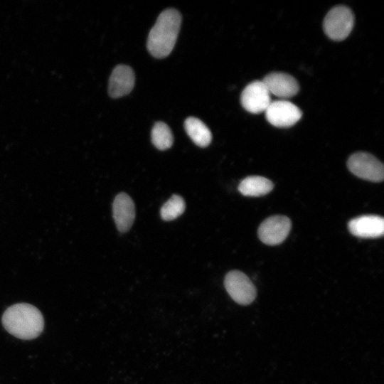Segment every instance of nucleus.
I'll return each mask as SVG.
<instances>
[{"label":"nucleus","mask_w":384,"mask_h":384,"mask_svg":"<svg viewBox=\"0 0 384 384\" xmlns=\"http://www.w3.org/2000/svg\"><path fill=\"white\" fill-rule=\"evenodd\" d=\"M151 142L158 149L166 150L170 148L174 138L169 126L162 122L155 123L151 130Z\"/></svg>","instance_id":"obj_15"},{"label":"nucleus","mask_w":384,"mask_h":384,"mask_svg":"<svg viewBox=\"0 0 384 384\" xmlns=\"http://www.w3.org/2000/svg\"><path fill=\"white\" fill-rule=\"evenodd\" d=\"M183 198L173 195L161 207V216L164 220L170 221L180 216L185 210Z\"/></svg>","instance_id":"obj_16"},{"label":"nucleus","mask_w":384,"mask_h":384,"mask_svg":"<svg viewBox=\"0 0 384 384\" xmlns=\"http://www.w3.org/2000/svg\"><path fill=\"white\" fill-rule=\"evenodd\" d=\"M187 134L198 146L206 147L212 139V134L208 127L199 119L190 117L184 122Z\"/></svg>","instance_id":"obj_14"},{"label":"nucleus","mask_w":384,"mask_h":384,"mask_svg":"<svg viewBox=\"0 0 384 384\" xmlns=\"http://www.w3.org/2000/svg\"><path fill=\"white\" fill-rule=\"evenodd\" d=\"M265 113L267 120L271 124L280 128L293 126L302 115L297 106L286 100L271 102Z\"/></svg>","instance_id":"obj_6"},{"label":"nucleus","mask_w":384,"mask_h":384,"mask_svg":"<svg viewBox=\"0 0 384 384\" xmlns=\"http://www.w3.org/2000/svg\"><path fill=\"white\" fill-rule=\"evenodd\" d=\"M348 226L351 234L356 237L378 238L383 235L384 220L379 215H361L351 220Z\"/></svg>","instance_id":"obj_10"},{"label":"nucleus","mask_w":384,"mask_h":384,"mask_svg":"<svg viewBox=\"0 0 384 384\" xmlns=\"http://www.w3.org/2000/svg\"><path fill=\"white\" fill-rule=\"evenodd\" d=\"M354 16L351 10L345 6H336L326 15L323 28L326 35L334 41H342L352 31Z\"/></svg>","instance_id":"obj_3"},{"label":"nucleus","mask_w":384,"mask_h":384,"mask_svg":"<svg viewBox=\"0 0 384 384\" xmlns=\"http://www.w3.org/2000/svg\"><path fill=\"white\" fill-rule=\"evenodd\" d=\"M291 226V220L287 216L279 215L270 216L259 226L258 237L267 245H278L287 237Z\"/></svg>","instance_id":"obj_7"},{"label":"nucleus","mask_w":384,"mask_h":384,"mask_svg":"<svg viewBox=\"0 0 384 384\" xmlns=\"http://www.w3.org/2000/svg\"><path fill=\"white\" fill-rule=\"evenodd\" d=\"M262 81L270 94L282 99L293 97L299 91V84L296 79L287 73H271Z\"/></svg>","instance_id":"obj_9"},{"label":"nucleus","mask_w":384,"mask_h":384,"mask_svg":"<svg viewBox=\"0 0 384 384\" xmlns=\"http://www.w3.org/2000/svg\"><path fill=\"white\" fill-rule=\"evenodd\" d=\"M112 210L118 230L121 233L128 231L135 218V208L132 198L124 193L118 194L114 200Z\"/></svg>","instance_id":"obj_12"},{"label":"nucleus","mask_w":384,"mask_h":384,"mask_svg":"<svg viewBox=\"0 0 384 384\" xmlns=\"http://www.w3.org/2000/svg\"><path fill=\"white\" fill-rule=\"evenodd\" d=\"M349 171L356 176L374 182L383 181V164L374 156L366 152L352 154L348 161Z\"/></svg>","instance_id":"obj_4"},{"label":"nucleus","mask_w":384,"mask_h":384,"mask_svg":"<svg viewBox=\"0 0 384 384\" xmlns=\"http://www.w3.org/2000/svg\"><path fill=\"white\" fill-rule=\"evenodd\" d=\"M134 73L126 65H118L112 72L109 80L108 92L112 98L129 94L134 87Z\"/></svg>","instance_id":"obj_11"},{"label":"nucleus","mask_w":384,"mask_h":384,"mask_svg":"<svg viewBox=\"0 0 384 384\" xmlns=\"http://www.w3.org/2000/svg\"><path fill=\"white\" fill-rule=\"evenodd\" d=\"M225 289L230 297L238 304L248 305L256 297V289L251 280L238 270L229 272L225 277Z\"/></svg>","instance_id":"obj_5"},{"label":"nucleus","mask_w":384,"mask_h":384,"mask_svg":"<svg viewBox=\"0 0 384 384\" xmlns=\"http://www.w3.org/2000/svg\"><path fill=\"white\" fill-rule=\"evenodd\" d=\"M181 23L180 13L174 9L162 11L147 38V49L156 58L166 57L176 43Z\"/></svg>","instance_id":"obj_2"},{"label":"nucleus","mask_w":384,"mask_h":384,"mask_svg":"<svg viewBox=\"0 0 384 384\" xmlns=\"http://www.w3.org/2000/svg\"><path fill=\"white\" fill-rule=\"evenodd\" d=\"M270 95L262 81L252 82L242 92L241 105L250 113L265 112L272 102Z\"/></svg>","instance_id":"obj_8"},{"label":"nucleus","mask_w":384,"mask_h":384,"mask_svg":"<svg viewBox=\"0 0 384 384\" xmlns=\"http://www.w3.org/2000/svg\"><path fill=\"white\" fill-rule=\"evenodd\" d=\"M1 321L10 334L23 340L37 338L44 328V319L40 310L27 303H18L8 307L2 315Z\"/></svg>","instance_id":"obj_1"},{"label":"nucleus","mask_w":384,"mask_h":384,"mask_svg":"<svg viewBox=\"0 0 384 384\" xmlns=\"http://www.w3.org/2000/svg\"><path fill=\"white\" fill-rule=\"evenodd\" d=\"M272 182L262 176H251L244 178L238 186V191L246 196H261L270 192Z\"/></svg>","instance_id":"obj_13"}]
</instances>
